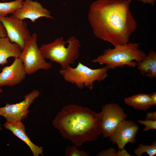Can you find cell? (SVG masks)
Listing matches in <instances>:
<instances>
[{
    "label": "cell",
    "instance_id": "1",
    "mask_svg": "<svg viewBox=\"0 0 156 156\" xmlns=\"http://www.w3.org/2000/svg\"><path fill=\"white\" fill-rule=\"evenodd\" d=\"M129 0H97L91 5L88 19L97 38L114 47L129 42L136 29V22L130 10Z\"/></svg>",
    "mask_w": 156,
    "mask_h": 156
},
{
    "label": "cell",
    "instance_id": "2",
    "mask_svg": "<svg viewBox=\"0 0 156 156\" xmlns=\"http://www.w3.org/2000/svg\"><path fill=\"white\" fill-rule=\"evenodd\" d=\"M102 114L87 107L70 104L57 114L52 125L62 136L76 146L96 140L101 133Z\"/></svg>",
    "mask_w": 156,
    "mask_h": 156
},
{
    "label": "cell",
    "instance_id": "3",
    "mask_svg": "<svg viewBox=\"0 0 156 156\" xmlns=\"http://www.w3.org/2000/svg\"><path fill=\"white\" fill-rule=\"evenodd\" d=\"M138 43L128 42L113 49L104 50L103 53L92 60L94 63L105 64L109 69L128 66L134 67L146 54L139 49Z\"/></svg>",
    "mask_w": 156,
    "mask_h": 156
},
{
    "label": "cell",
    "instance_id": "4",
    "mask_svg": "<svg viewBox=\"0 0 156 156\" xmlns=\"http://www.w3.org/2000/svg\"><path fill=\"white\" fill-rule=\"evenodd\" d=\"M79 40L72 36L66 41L63 37L56 39L53 42L42 44L39 48L43 56L60 64L61 69H64L70 65H74L79 57Z\"/></svg>",
    "mask_w": 156,
    "mask_h": 156
},
{
    "label": "cell",
    "instance_id": "5",
    "mask_svg": "<svg viewBox=\"0 0 156 156\" xmlns=\"http://www.w3.org/2000/svg\"><path fill=\"white\" fill-rule=\"evenodd\" d=\"M108 70L106 66L92 69L79 62L76 67L69 66L61 69L59 72L65 81L75 84L78 88H86L92 90L94 81H103L107 77Z\"/></svg>",
    "mask_w": 156,
    "mask_h": 156
},
{
    "label": "cell",
    "instance_id": "6",
    "mask_svg": "<svg viewBox=\"0 0 156 156\" xmlns=\"http://www.w3.org/2000/svg\"><path fill=\"white\" fill-rule=\"evenodd\" d=\"M37 35L33 33L26 42L19 57L24 65L27 74H33L40 69L48 70L53 66L51 62H47L38 48Z\"/></svg>",
    "mask_w": 156,
    "mask_h": 156
},
{
    "label": "cell",
    "instance_id": "7",
    "mask_svg": "<svg viewBox=\"0 0 156 156\" xmlns=\"http://www.w3.org/2000/svg\"><path fill=\"white\" fill-rule=\"evenodd\" d=\"M0 20L5 27L10 41L18 44L22 50L31 36L26 22L13 14L9 17L0 16Z\"/></svg>",
    "mask_w": 156,
    "mask_h": 156
},
{
    "label": "cell",
    "instance_id": "8",
    "mask_svg": "<svg viewBox=\"0 0 156 156\" xmlns=\"http://www.w3.org/2000/svg\"><path fill=\"white\" fill-rule=\"evenodd\" d=\"M101 133L103 137H109L118 125L126 119L123 109L117 104H107L102 107Z\"/></svg>",
    "mask_w": 156,
    "mask_h": 156
},
{
    "label": "cell",
    "instance_id": "9",
    "mask_svg": "<svg viewBox=\"0 0 156 156\" xmlns=\"http://www.w3.org/2000/svg\"><path fill=\"white\" fill-rule=\"evenodd\" d=\"M40 94L39 90H35L25 96L24 99L19 103L6 104L5 106L0 107V116L7 120H24L29 112V106Z\"/></svg>",
    "mask_w": 156,
    "mask_h": 156
},
{
    "label": "cell",
    "instance_id": "10",
    "mask_svg": "<svg viewBox=\"0 0 156 156\" xmlns=\"http://www.w3.org/2000/svg\"><path fill=\"white\" fill-rule=\"evenodd\" d=\"M139 129L138 125L135 122L124 120L118 125L109 137L110 140L117 144L119 150L124 149L127 143H135Z\"/></svg>",
    "mask_w": 156,
    "mask_h": 156
},
{
    "label": "cell",
    "instance_id": "11",
    "mask_svg": "<svg viewBox=\"0 0 156 156\" xmlns=\"http://www.w3.org/2000/svg\"><path fill=\"white\" fill-rule=\"evenodd\" d=\"M27 75L20 58H14L11 65L3 68L0 73V87L13 86L21 83Z\"/></svg>",
    "mask_w": 156,
    "mask_h": 156
},
{
    "label": "cell",
    "instance_id": "12",
    "mask_svg": "<svg viewBox=\"0 0 156 156\" xmlns=\"http://www.w3.org/2000/svg\"><path fill=\"white\" fill-rule=\"evenodd\" d=\"M12 14L21 20L29 19L32 23L41 17L54 18L51 16L50 12L44 8L40 3L32 0L23 1L21 8Z\"/></svg>",
    "mask_w": 156,
    "mask_h": 156
},
{
    "label": "cell",
    "instance_id": "13",
    "mask_svg": "<svg viewBox=\"0 0 156 156\" xmlns=\"http://www.w3.org/2000/svg\"><path fill=\"white\" fill-rule=\"evenodd\" d=\"M3 126L26 143L30 149L34 156L43 155V147L35 145L30 140L26 133L25 127L21 120H7Z\"/></svg>",
    "mask_w": 156,
    "mask_h": 156
},
{
    "label": "cell",
    "instance_id": "14",
    "mask_svg": "<svg viewBox=\"0 0 156 156\" xmlns=\"http://www.w3.org/2000/svg\"><path fill=\"white\" fill-rule=\"evenodd\" d=\"M22 49L17 44L11 42L7 37L0 38V65L8 63V59L19 57Z\"/></svg>",
    "mask_w": 156,
    "mask_h": 156
},
{
    "label": "cell",
    "instance_id": "15",
    "mask_svg": "<svg viewBox=\"0 0 156 156\" xmlns=\"http://www.w3.org/2000/svg\"><path fill=\"white\" fill-rule=\"evenodd\" d=\"M136 66L143 76L153 78L156 77V53L151 50L140 62Z\"/></svg>",
    "mask_w": 156,
    "mask_h": 156
},
{
    "label": "cell",
    "instance_id": "16",
    "mask_svg": "<svg viewBox=\"0 0 156 156\" xmlns=\"http://www.w3.org/2000/svg\"><path fill=\"white\" fill-rule=\"evenodd\" d=\"M124 101L127 105L134 109L145 111L153 106L150 94H140L125 98Z\"/></svg>",
    "mask_w": 156,
    "mask_h": 156
},
{
    "label": "cell",
    "instance_id": "17",
    "mask_svg": "<svg viewBox=\"0 0 156 156\" xmlns=\"http://www.w3.org/2000/svg\"><path fill=\"white\" fill-rule=\"evenodd\" d=\"M23 0H15L9 2H0V16H7L13 14L22 6Z\"/></svg>",
    "mask_w": 156,
    "mask_h": 156
},
{
    "label": "cell",
    "instance_id": "18",
    "mask_svg": "<svg viewBox=\"0 0 156 156\" xmlns=\"http://www.w3.org/2000/svg\"><path fill=\"white\" fill-rule=\"evenodd\" d=\"M146 153L150 156H153L156 154V142L154 141L151 145H145L140 144L138 148L134 151V153L137 156H141Z\"/></svg>",
    "mask_w": 156,
    "mask_h": 156
},
{
    "label": "cell",
    "instance_id": "19",
    "mask_svg": "<svg viewBox=\"0 0 156 156\" xmlns=\"http://www.w3.org/2000/svg\"><path fill=\"white\" fill-rule=\"evenodd\" d=\"M97 156H130L126 151L124 149L119 150L118 152L113 148H111L107 150L102 151L99 153Z\"/></svg>",
    "mask_w": 156,
    "mask_h": 156
},
{
    "label": "cell",
    "instance_id": "20",
    "mask_svg": "<svg viewBox=\"0 0 156 156\" xmlns=\"http://www.w3.org/2000/svg\"><path fill=\"white\" fill-rule=\"evenodd\" d=\"M65 155L67 156H88V153L78 150L76 146H67L65 150Z\"/></svg>",
    "mask_w": 156,
    "mask_h": 156
},
{
    "label": "cell",
    "instance_id": "21",
    "mask_svg": "<svg viewBox=\"0 0 156 156\" xmlns=\"http://www.w3.org/2000/svg\"><path fill=\"white\" fill-rule=\"evenodd\" d=\"M138 122L141 124L145 126V127L143 129V131H144L152 129H156V120H138Z\"/></svg>",
    "mask_w": 156,
    "mask_h": 156
},
{
    "label": "cell",
    "instance_id": "22",
    "mask_svg": "<svg viewBox=\"0 0 156 156\" xmlns=\"http://www.w3.org/2000/svg\"><path fill=\"white\" fill-rule=\"evenodd\" d=\"M7 37V34L2 22L0 20V38Z\"/></svg>",
    "mask_w": 156,
    "mask_h": 156
},
{
    "label": "cell",
    "instance_id": "23",
    "mask_svg": "<svg viewBox=\"0 0 156 156\" xmlns=\"http://www.w3.org/2000/svg\"><path fill=\"white\" fill-rule=\"evenodd\" d=\"M146 119L153 120H156V112L152 113H147L146 117Z\"/></svg>",
    "mask_w": 156,
    "mask_h": 156
},
{
    "label": "cell",
    "instance_id": "24",
    "mask_svg": "<svg viewBox=\"0 0 156 156\" xmlns=\"http://www.w3.org/2000/svg\"><path fill=\"white\" fill-rule=\"evenodd\" d=\"M150 97L153 105H156V93L154 92L150 94Z\"/></svg>",
    "mask_w": 156,
    "mask_h": 156
},
{
    "label": "cell",
    "instance_id": "25",
    "mask_svg": "<svg viewBox=\"0 0 156 156\" xmlns=\"http://www.w3.org/2000/svg\"><path fill=\"white\" fill-rule=\"evenodd\" d=\"M131 2L132 0H129ZM139 1H142L144 3H148L153 6L155 4L156 0H138Z\"/></svg>",
    "mask_w": 156,
    "mask_h": 156
},
{
    "label": "cell",
    "instance_id": "26",
    "mask_svg": "<svg viewBox=\"0 0 156 156\" xmlns=\"http://www.w3.org/2000/svg\"><path fill=\"white\" fill-rule=\"evenodd\" d=\"M3 92V90L0 88V93H2Z\"/></svg>",
    "mask_w": 156,
    "mask_h": 156
},
{
    "label": "cell",
    "instance_id": "27",
    "mask_svg": "<svg viewBox=\"0 0 156 156\" xmlns=\"http://www.w3.org/2000/svg\"><path fill=\"white\" fill-rule=\"evenodd\" d=\"M0 0L2 1H5L6 0Z\"/></svg>",
    "mask_w": 156,
    "mask_h": 156
}]
</instances>
